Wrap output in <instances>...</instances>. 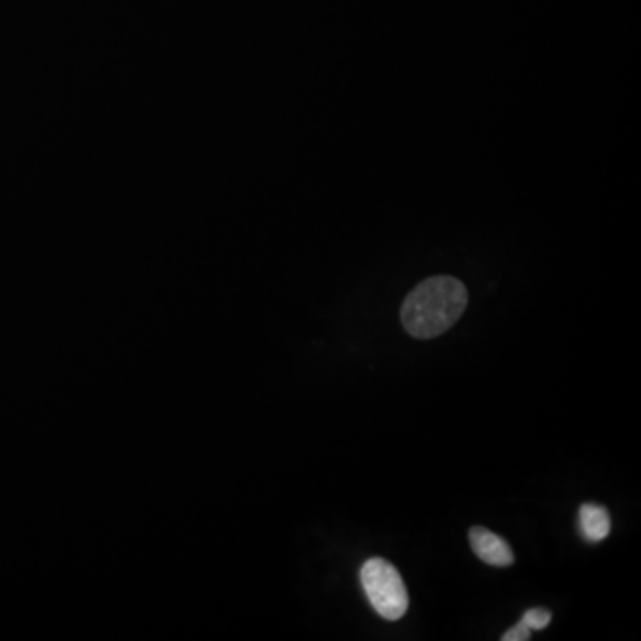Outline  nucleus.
Segmentation results:
<instances>
[{
	"label": "nucleus",
	"mask_w": 641,
	"mask_h": 641,
	"mask_svg": "<svg viewBox=\"0 0 641 641\" xmlns=\"http://www.w3.org/2000/svg\"><path fill=\"white\" fill-rule=\"evenodd\" d=\"M469 293L455 276H429L403 302V328L416 339H435L457 325L464 316Z\"/></svg>",
	"instance_id": "1"
},
{
	"label": "nucleus",
	"mask_w": 641,
	"mask_h": 641,
	"mask_svg": "<svg viewBox=\"0 0 641 641\" xmlns=\"http://www.w3.org/2000/svg\"><path fill=\"white\" fill-rule=\"evenodd\" d=\"M360 583L373 610L385 620H399L408 611L407 587L401 573L384 558H370L362 564Z\"/></svg>",
	"instance_id": "2"
},
{
	"label": "nucleus",
	"mask_w": 641,
	"mask_h": 641,
	"mask_svg": "<svg viewBox=\"0 0 641 641\" xmlns=\"http://www.w3.org/2000/svg\"><path fill=\"white\" fill-rule=\"evenodd\" d=\"M469 542L475 554L484 563L492 564V567H510L516 561V556L505 538L492 533L490 529L481 528V526L470 529Z\"/></svg>",
	"instance_id": "3"
},
{
	"label": "nucleus",
	"mask_w": 641,
	"mask_h": 641,
	"mask_svg": "<svg viewBox=\"0 0 641 641\" xmlns=\"http://www.w3.org/2000/svg\"><path fill=\"white\" fill-rule=\"evenodd\" d=\"M579 531L590 543L602 542L611 531L610 513L604 506L587 502L579 510Z\"/></svg>",
	"instance_id": "4"
},
{
	"label": "nucleus",
	"mask_w": 641,
	"mask_h": 641,
	"mask_svg": "<svg viewBox=\"0 0 641 641\" xmlns=\"http://www.w3.org/2000/svg\"><path fill=\"white\" fill-rule=\"evenodd\" d=\"M522 622L528 625L531 631H542L549 623H551L552 614L551 611L542 610V608H533V610H528L522 617Z\"/></svg>",
	"instance_id": "5"
},
{
	"label": "nucleus",
	"mask_w": 641,
	"mask_h": 641,
	"mask_svg": "<svg viewBox=\"0 0 641 641\" xmlns=\"http://www.w3.org/2000/svg\"><path fill=\"white\" fill-rule=\"evenodd\" d=\"M529 638H531V629H529L528 625H526V623L522 622V620H520V622L517 623V625H513V628L508 629V631H506L505 634H502L501 640L528 641Z\"/></svg>",
	"instance_id": "6"
}]
</instances>
